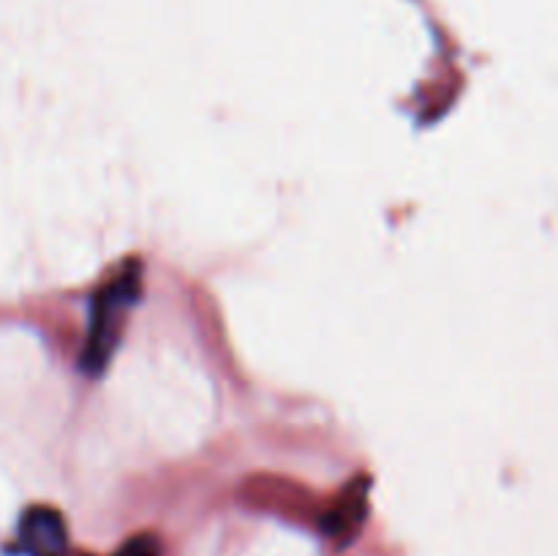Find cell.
Instances as JSON below:
<instances>
[{
    "label": "cell",
    "instance_id": "cell-1",
    "mask_svg": "<svg viewBox=\"0 0 558 556\" xmlns=\"http://www.w3.org/2000/svg\"><path fill=\"white\" fill-rule=\"evenodd\" d=\"M142 294V265L136 259L125 262L118 276L109 278L93 298L90 327H87L85 354H82V368L87 374H101L107 371L114 349L120 347L125 322L131 309Z\"/></svg>",
    "mask_w": 558,
    "mask_h": 556
},
{
    "label": "cell",
    "instance_id": "cell-2",
    "mask_svg": "<svg viewBox=\"0 0 558 556\" xmlns=\"http://www.w3.org/2000/svg\"><path fill=\"white\" fill-rule=\"evenodd\" d=\"M20 551L27 556H65L69 529L52 507H31L20 521Z\"/></svg>",
    "mask_w": 558,
    "mask_h": 556
},
{
    "label": "cell",
    "instance_id": "cell-3",
    "mask_svg": "<svg viewBox=\"0 0 558 556\" xmlns=\"http://www.w3.org/2000/svg\"><path fill=\"white\" fill-rule=\"evenodd\" d=\"M365 516H368V480L357 478L347 485V491L325 516V532L341 543H349L360 532Z\"/></svg>",
    "mask_w": 558,
    "mask_h": 556
},
{
    "label": "cell",
    "instance_id": "cell-4",
    "mask_svg": "<svg viewBox=\"0 0 558 556\" xmlns=\"http://www.w3.org/2000/svg\"><path fill=\"white\" fill-rule=\"evenodd\" d=\"M118 556H161V545H158V540L153 534H140V537L129 540L118 551Z\"/></svg>",
    "mask_w": 558,
    "mask_h": 556
}]
</instances>
